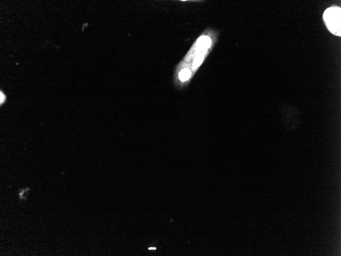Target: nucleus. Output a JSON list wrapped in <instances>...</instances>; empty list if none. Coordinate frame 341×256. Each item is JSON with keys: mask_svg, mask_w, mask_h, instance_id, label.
Masks as SVG:
<instances>
[{"mask_svg": "<svg viewBox=\"0 0 341 256\" xmlns=\"http://www.w3.org/2000/svg\"><path fill=\"white\" fill-rule=\"evenodd\" d=\"M211 44V40L210 38L207 36H202L198 40V47L201 49H207L209 47Z\"/></svg>", "mask_w": 341, "mask_h": 256, "instance_id": "2", "label": "nucleus"}, {"mask_svg": "<svg viewBox=\"0 0 341 256\" xmlns=\"http://www.w3.org/2000/svg\"><path fill=\"white\" fill-rule=\"evenodd\" d=\"M341 8L338 6L327 8L323 14V19L328 30L339 36H341Z\"/></svg>", "mask_w": 341, "mask_h": 256, "instance_id": "1", "label": "nucleus"}, {"mask_svg": "<svg viewBox=\"0 0 341 256\" xmlns=\"http://www.w3.org/2000/svg\"><path fill=\"white\" fill-rule=\"evenodd\" d=\"M30 191V189L29 188L23 189L19 191V199L21 200H26L28 196L29 193Z\"/></svg>", "mask_w": 341, "mask_h": 256, "instance_id": "4", "label": "nucleus"}, {"mask_svg": "<svg viewBox=\"0 0 341 256\" xmlns=\"http://www.w3.org/2000/svg\"><path fill=\"white\" fill-rule=\"evenodd\" d=\"M203 58H204V56L203 55H199L196 58L194 61V63H193V66L194 67L197 68L198 66H199L200 64H201V63L202 62L203 60Z\"/></svg>", "mask_w": 341, "mask_h": 256, "instance_id": "5", "label": "nucleus"}, {"mask_svg": "<svg viewBox=\"0 0 341 256\" xmlns=\"http://www.w3.org/2000/svg\"><path fill=\"white\" fill-rule=\"evenodd\" d=\"M191 76V72L188 69H184L180 72L179 78L182 82H184L188 80Z\"/></svg>", "mask_w": 341, "mask_h": 256, "instance_id": "3", "label": "nucleus"}, {"mask_svg": "<svg viewBox=\"0 0 341 256\" xmlns=\"http://www.w3.org/2000/svg\"><path fill=\"white\" fill-rule=\"evenodd\" d=\"M156 249V247H149V248L148 249L149 250H155Z\"/></svg>", "mask_w": 341, "mask_h": 256, "instance_id": "7", "label": "nucleus"}, {"mask_svg": "<svg viewBox=\"0 0 341 256\" xmlns=\"http://www.w3.org/2000/svg\"><path fill=\"white\" fill-rule=\"evenodd\" d=\"M0 95H1V96H0L1 102L0 103H1V105H2L3 103L5 102V100L6 99V96L4 95V94L2 92V91H1Z\"/></svg>", "mask_w": 341, "mask_h": 256, "instance_id": "6", "label": "nucleus"}]
</instances>
